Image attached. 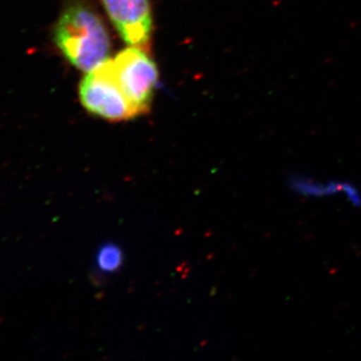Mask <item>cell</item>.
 Here are the masks:
<instances>
[{"mask_svg":"<svg viewBox=\"0 0 361 361\" xmlns=\"http://www.w3.org/2000/svg\"><path fill=\"white\" fill-rule=\"evenodd\" d=\"M78 92L85 110L104 120L122 122L140 116L116 80L113 59L87 73Z\"/></svg>","mask_w":361,"mask_h":361,"instance_id":"7a4b0ae2","label":"cell"},{"mask_svg":"<svg viewBox=\"0 0 361 361\" xmlns=\"http://www.w3.org/2000/svg\"><path fill=\"white\" fill-rule=\"evenodd\" d=\"M122 255L121 251L115 247H106L99 253V265L104 271H114L121 264Z\"/></svg>","mask_w":361,"mask_h":361,"instance_id":"5b68a950","label":"cell"},{"mask_svg":"<svg viewBox=\"0 0 361 361\" xmlns=\"http://www.w3.org/2000/svg\"><path fill=\"white\" fill-rule=\"evenodd\" d=\"M148 54L130 47L113 59L116 80L139 115L149 111L159 80L158 68Z\"/></svg>","mask_w":361,"mask_h":361,"instance_id":"3957f363","label":"cell"},{"mask_svg":"<svg viewBox=\"0 0 361 361\" xmlns=\"http://www.w3.org/2000/svg\"><path fill=\"white\" fill-rule=\"evenodd\" d=\"M54 40L68 63L85 73L110 56L111 39L104 20L85 2L66 7L54 26Z\"/></svg>","mask_w":361,"mask_h":361,"instance_id":"6da1fadb","label":"cell"},{"mask_svg":"<svg viewBox=\"0 0 361 361\" xmlns=\"http://www.w3.org/2000/svg\"><path fill=\"white\" fill-rule=\"evenodd\" d=\"M101 1L123 42L149 52L154 26L149 0Z\"/></svg>","mask_w":361,"mask_h":361,"instance_id":"277c9868","label":"cell"}]
</instances>
